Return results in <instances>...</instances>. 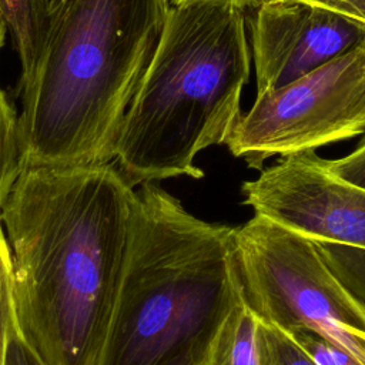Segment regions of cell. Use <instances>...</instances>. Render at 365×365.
<instances>
[{
  "label": "cell",
  "instance_id": "6da1fadb",
  "mask_svg": "<svg viewBox=\"0 0 365 365\" xmlns=\"http://www.w3.org/2000/svg\"><path fill=\"white\" fill-rule=\"evenodd\" d=\"M134 195L114 163L33 165L3 202L16 327L44 365H100Z\"/></svg>",
  "mask_w": 365,
  "mask_h": 365
},
{
  "label": "cell",
  "instance_id": "7a4b0ae2",
  "mask_svg": "<svg viewBox=\"0 0 365 365\" xmlns=\"http://www.w3.org/2000/svg\"><path fill=\"white\" fill-rule=\"evenodd\" d=\"M168 0H56L21 77L23 167L113 163Z\"/></svg>",
  "mask_w": 365,
  "mask_h": 365
},
{
  "label": "cell",
  "instance_id": "3957f363",
  "mask_svg": "<svg viewBox=\"0 0 365 365\" xmlns=\"http://www.w3.org/2000/svg\"><path fill=\"white\" fill-rule=\"evenodd\" d=\"M140 187L100 365H205L241 295L235 227L194 217L155 182Z\"/></svg>",
  "mask_w": 365,
  "mask_h": 365
},
{
  "label": "cell",
  "instance_id": "277c9868",
  "mask_svg": "<svg viewBox=\"0 0 365 365\" xmlns=\"http://www.w3.org/2000/svg\"><path fill=\"white\" fill-rule=\"evenodd\" d=\"M251 57L245 17L231 4L170 6L125 113L114 165L133 187L204 171L200 151L225 144L241 117Z\"/></svg>",
  "mask_w": 365,
  "mask_h": 365
},
{
  "label": "cell",
  "instance_id": "5b68a950",
  "mask_svg": "<svg viewBox=\"0 0 365 365\" xmlns=\"http://www.w3.org/2000/svg\"><path fill=\"white\" fill-rule=\"evenodd\" d=\"M234 242L242 295L265 324L309 329L365 364V302L309 238L255 214Z\"/></svg>",
  "mask_w": 365,
  "mask_h": 365
},
{
  "label": "cell",
  "instance_id": "8992f818",
  "mask_svg": "<svg viewBox=\"0 0 365 365\" xmlns=\"http://www.w3.org/2000/svg\"><path fill=\"white\" fill-rule=\"evenodd\" d=\"M365 133V40L304 77L257 96L225 144L250 168Z\"/></svg>",
  "mask_w": 365,
  "mask_h": 365
},
{
  "label": "cell",
  "instance_id": "52a82bcc",
  "mask_svg": "<svg viewBox=\"0 0 365 365\" xmlns=\"http://www.w3.org/2000/svg\"><path fill=\"white\" fill-rule=\"evenodd\" d=\"M241 191L255 214L311 241L365 250V190L332 175L314 153L281 158Z\"/></svg>",
  "mask_w": 365,
  "mask_h": 365
},
{
  "label": "cell",
  "instance_id": "ba28073f",
  "mask_svg": "<svg viewBox=\"0 0 365 365\" xmlns=\"http://www.w3.org/2000/svg\"><path fill=\"white\" fill-rule=\"evenodd\" d=\"M365 40V23L304 0H264L251 20L257 96L284 87Z\"/></svg>",
  "mask_w": 365,
  "mask_h": 365
},
{
  "label": "cell",
  "instance_id": "9c48e42d",
  "mask_svg": "<svg viewBox=\"0 0 365 365\" xmlns=\"http://www.w3.org/2000/svg\"><path fill=\"white\" fill-rule=\"evenodd\" d=\"M205 365H272L265 322L241 295L222 322Z\"/></svg>",
  "mask_w": 365,
  "mask_h": 365
},
{
  "label": "cell",
  "instance_id": "30bf717a",
  "mask_svg": "<svg viewBox=\"0 0 365 365\" xmlns=\"http://www.w3.org/2000/svg\"><path fill=\"white\" fill-rule=\"evenodd\" d=\"M0 16L11 30L21 63V77L29 71L40 33V9L37 0H0Z\"/></svg>",
  "mask_w": 365,
  "mask_h": 365
},
{
  "label": "cell",
  "instance_id": "8fae6325",
  "mask_svg": "<svg viewBox=\"0 0 365 365\" xmlns=\"http://www.w3.org/2000/svg\"><path fill=\"white\" fill-rule=\"evenodd\" d=\"M21 170L19 117L7 94L0 87V208L14 187Z\"/></svg>",
  "mask_w": 365,
  "mask_h": 365
},
{
  "label": "cell",
  "instance_id": "7c38bea8",
  "mask_svg": "<svg viewBox=\"0 0 365 365\" xmlns=\"http://www.w3.org/2000/svg\"><path fill=\"white\" fill-rule=\"evenodd\" d=\"M312 242L341 282L365 302V250L329 242Z\"/></svg>",
  "mask_w": 365,
  "mask_h": 365
},
{
  "label": "cell",
  "instance_id": "4fadbf2b",
  "mask_svg": "<svg viewBox=\"0 0 365 365\" xmlns=\"http://www.w3.org/2000/svg\"><path fill=\"white\" fill-rule=\"evenodd\" d=\"M281 331H284L317 365H365L351 354L309 329L289 328Z\"/></svg>",
  "mask_w": 365,
  "mask_h": 365
},
{
  "label": "cell",
  "instance_id": "5bb4252c",
  "mask_svg": "<svg viewBox=\"0 0 365 365\" xmlns=\"http://www.w3.org/2000/svg\"><path fill=\"white\" fill-rule=\"evenodd\" d=\"M14 327L16 317L13 307L10 255L0 218V365H4L9 338Z\"/></svg>",
  "mask_w": 365,
  "mask_h": 365
},
{
  "label": "cell",
  "instance_id": "9a60e30c",
  "mask_svg": "<svg viewBox=\"0 0 365 365\" xmlns=\"http://www.w3.org/2000/svg\"><path fill=\"white\" fill-rule=\"evenodd\" d=\"M324 165L341 181L365 190V137L348 155L338 160H324Z\"/></svg>",
  "mask_w": 365,
  "mask_h": 365
},
{
  "label": "cell",
  "instance_id": "2e32d148",
  "mask_svg": "<svg viewBox=\"0 0 365 365\" xmlns=\"http://www.w3.org/2000/svg\"><path fill=\"white\" fill-rule=\"evenodd\" d=\"M272 365H317L284 331L265 324Z\"/></svg>",
  "mask_w": 365,
  "mask_h": 365
},
{
  "label": "cell",
  "instance_id": "e0dca14e",
  "mask_svg": "<svg viewBox=\"0 0 365 365\" xmlns=\"http://www.w3.org/2000/svg\"><path fill=\"white\" fill-rule=\"evenodd\" d=\"M4 365H44L40 356L20 335L17 327H14L9 338Z\"/></svg>",
  "mask_w": 365,
  "mask_h": 365
},
{
  "label": "cell",
  "instance_id": "ac0fdd59",
  "mask_svg": "<svg viewBox=\"0 0 365 365\" xmlns=\"http://www.w3.org/2000/svg\"><path fill=\"white\" fill-rule=\"evenodd\" d=\"M319 4L365 23V0H304Z\"/></svg>",
  "mask_w": 365,
  "mask_h": 365
},
{
  "label": "cell",
  "instance_id": "d6986e66",
  "mask_svg": "<svg viewBox=\"0 0 365 365\" xmlns=\"http://www.w3.org/2000/svg\"><path fill=\"white\" fill-rule=\"evenodd\" d=\"M170 6L178 7V6H188V4H200V3H212V4H231L237 9L244 10L245 7L258 6L261 0H168Z\"/></svg>",
  "mask_w": 365,
  "mask_h": 365
},
{
  "label": "cell",
  "instance_id": "ffe728a7",
  "mask_svg": "<svg viewBox=\"0 0 365 365\" xmlns=\"http://www.w3.org/2000/svg\"><path fill=\"white\" fill-rule=\"evenodd\" d=\"M6 23H4V20L1 19V16H0V48L3 47V44H4V37H6Z\"/></svg>",
  "mask_w": 365,
  "mask_h": 365
},
{
  "label": "cell",
  "instance_id": "44dd1931",
  "mask_svg": "<svg viewBox=\"0 0 365 365\" xmlns=\"http://www.w3.org/2000/svg\"><path fill=\"white\" fill-rule=\"evenodd\" d=\"M53 1H56V0H37V3H38V9H40V11H43V9L47 6V4H50V3H53Z\"/></svg>",
  "mask_w": 365,
  "mask_h": 365
},
{
  "label": "cell",
  "instance_id": "7402d4cb",
  "mask_svg": "<svg viewBox=\"0 0 365 365\" xmlns=\"http://www.w3.org/2000/svg\"><path fill=\"white\" fill-rule=\"evenodd\" d=\"M261 1H264V0H261Z\"/></svg>",
  "mask_w": 365,
  "mask_h": 365
}]
</instances>
